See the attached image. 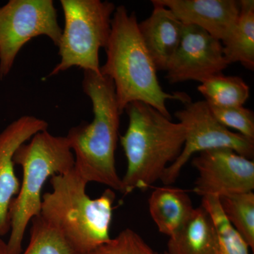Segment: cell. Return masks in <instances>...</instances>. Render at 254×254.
Masks as SVG:
<instances>
[{
  "mask_svg": "<svg viewBox=\"0 0 254 254\" xmlns=\"http://www.w3.org/2000/svg\"><path fill=\"white\" fill-rule=\"evenodd\" d=\"M107 60L100 73L111 78L119 108L123 114L133 102L150 105L169 119L166 102L176 100L184 104L191 101L185 93H166L159 83L157 69L142 40L135 12L123 5L115 9L111 32L105 48Z\"/></svg>",
  "mask_w": 254,
  "mask_h": 254,
  "instance_id": "6da1fadb",
  "label": "cell"
},
{
  "mask_svg": "<svg viewBox=\"0 0 254 254\" xmlns=\"http://www.w3.org/2000/svg\"><path fill=\"white\" fill-rule=\"evenodd\" d=\"M82 86L91 100L93 120L72 127L66 136L74 153V169L83 179L122 193L123 182L115 165L120 116L118 98L111 78L83 71Z\"/></svg>",
  "mask_w": 254,
  "mask_h": 254,
  "instance_id": "7a4b0ae2",
  "label": "cell"
},
{
  "mask_svg": "<svg viewBox=\"0 0 254 254\" xmlns=\"http://www.w3.org/2000/svg\"><path fill=\"white\" fill-rule=\"evenodd\" d=\"M53 190L42 196L40 217L59 232L75 254H88L111 240L115 190L86 193L88 182L76 171L50 177Z\"/></svg>",
  "mask_w": 254,
  "mask_h": 254,
  "instance_id": "3957f363",
  "label": "cell"
},
{
  "mask_svg": "<svg viewBox=\"0 0 254 254\" xmlns=\"http://www.w3.org/2000/svg\"><path fill=\"white\" fill-rule=\"evenodd\" d=\"M125 111L128 126L120 138L127 160L122 193L127 195L136 190H146L160 180L181 153L185 132L181 124L173 123L144 103L133 102Z\"/></svg>",
  "mask_w": 254,
  "mask_h": 254,
  "instance_id": "277c9868",
  "label": "cell"
},
{
  "mask_svg": "<svg viewBox=\"0 0 254 254\" xmlns=\"http://www.w3.org/2000/svg\"><path fill=\"white\" fill-rule=\"evenodd\" d=\"M14 162L22 168L23 179L10 208L6 254L22 253L28 224L41 213L43 186L50 177L71 171L75 159L66 136H54L46 130L21 145L15 153Z\"/></svg>",
  "mask_w": 254,
  "mask_h": 254,
  "instance_id": "5b68a950",
  "label": "cell"
},
{
  "mask_svg": "<svg viewBox=\"0 0 254 254\" xmlns=\"http://www.w3.org/2000/svg\"><path fill=\"white\" fill-rule=\"evenodd\" d=\"M60 4L65 21L58 46L61 60L49 76L73 66L100 73V50L108 44L116 6L100 0H61Z\"/></svg>",
  "mask_w": 254,
  "mask_h": 254,
  "instance_id": "8992f818",
  "label": "cell"
},
{
  "mask_svg": "<svg viewBox=\"0 0 254 254\" xmlns=\"http://www.w3.org/2000/svg\"><path fill=\"white\" fill-rule=\"evenodd\" d=\"M63 30L52 0H10L0 7V79L9 75L23 46L36 37L59 46Z\"/></svg>",
  "mask_w": 254,
  "mask_h": 254,
  "instance_id": "52a82bcc",
  "label": "cell"
},
{
  "mask_svg": "<svg viewBox=\"0 0 254 254\" xmlns=\"http://www.w3.org/2000/svg\"><path fill=\"white\" fill-rule=\"evenodd\" d=\"M185 132L181 153L164 172L160 181L170 186L177 181L182 168L192 155L215 148H229L253 160L254 141L221 125L210 111L205 100L190 102L175 114Z\"/></svg>",
  "mask_w": 254,
  "mask_h": 254,
  "instance_id": "ba28073f",
  "label": "cell"
},
{
  "mask_svg": "<svg viewBox=\"0 0 254 254\" xmlns=\"http://www.w3.org/2000/svg\"><path fill=\"white\" fill-rule=\"evenodd\" d=\"M198 171L193 192L202 198L253 191L254 163L229 148H215L198 153L192 160Z\"/></svg>",
  "mask_w": 254,
  "mask_h": 254,
  "instance_id": "9c48e42d",
  "label": "cell"
},
{
  "mask_svg": "<svg viewBox=\"0 0 254 254\" xmlns=\"http://www.w3.org/2000/svg\"><path fill=\"white\" fill-rule=\"evenodd\" d=\"M229 65L221 41L198 26L184 25L181 41L165 71L166 79L171 84L201 83L220 74Z\"/></svg>",
  "mask_w": 254,
  "mask_h": 254,
  "instance_id": "30bf717a",
  "label": "cell"
},
{
  "mask_svg": "<svg viewBox=\"0 0 254 254\" xmlns=\"http://www.w3.org/2000/svg\"><path fill=\"white\" fill-rule=\"evenodd\" d=\"M48 123L36 117L22 116L0 133V237L10 232L9 212L19 191L14 171V156L18 148L40 131L48 130Z\"/></svg>",
  "mask_w": 254,
  "mask_h": 254,
  "instance_id": "8fae6325",
  "label": "cell"
},
{
  "mask_svg": "<svg viewBox=\"0 0 254 254\" xmlns=\"http://www.w3.org/2000/svg\"><path fill=\"white\" fill-rule=\"evenodd\" d=\"M173 11L184 25H193L219 41L225 39L240 15L236 0H155Z\"/></svg>",
  "mask_w": 254,
  "mask_h": 254,
  "instance_id": "7c38bea8",
  "label": "cell"
},
{
  "mask_svg": "<svg viewBox=\"0 0 254 254\" xmlns=\"http://www.w3.org/2000/svg\"><path fill=\"white\" fill-rule=\"evenodd\" d=\"M151 3L153 11L138 23V29L157 71H165L181 41L184 24L168 8L155 0Z\"/></svg>",
  "mask_w": 254,
  "mask_h": 254,
  "instance_id": "4fadbf2b",
  "label": "cell"
},
{
  "mask_svg": "<svg viewBox=\"0 0 254 254\" xmlns=\"http://www.w3.org/2000/svg\"><path fill=\"white\" fill-rule=\"evenodd\" d=\"M218 237L210 214L202 205L194 208L190 218L169 237L167 254H215Z\"/></svg>",
  "mask_w": 254,
  "mask_h": 254,
  "instance_id": "5bb4252c",
  "label": "cell"
},
{
  "mask_svg": "<svg viewBox=\"0 0 254 254\" xmlns=\"http://www.w3.org/2000/svg\"><path fill=\"white\" fill-rule=\"evenodd\" d=\"M148 205L150 216L159 232L169 237L185 225L195 208L185 190L165 185L153 190Z\"/></svg>",
  "mask_w": 254,
  "mask_h": 254,
  "instance_id": "9a60e30c",
  "label": "cell"
},
{
  "mask_svg": "<svg viewBox=\"0 0 254 254\" xmlns=\"http://www.w3.org/2000/svg\"><path fill=\"white\" fill-rule=\"evenodd\" d=\"M236 23L221 43L227 63H240L250 71L254 69V1L240 0Z\"/></svg>",
  "mask_w": 254,
  "mask_h": 254,
  "instance_id": "2e32d148",
  "label": "cell"
},
{
  "mask_svg": "<svg viewBox=\"0 0 254 254\" xmlns=\"http://www.w3.org/2000/svg\"><path fill=\"white\" fill-rule=\"evenodd\" d=\"M198 90L208 105L219 108L244 106L250 94V86L240 76L222 73L201 82Z\"/></svg>",
  "mask_w": 254,
  "mask_h": 254,
  "instance_id": "e0dca14e",
  "label": "cell"
},
{
  "mask_svg": "<svg viewBox=\"0 0 254 254\" xmlns=\"http://www.w3.org/2000/svg\"><path fill=\"white\" fill-rule=\"evenodd\" d=\"M219 203L225 218L254 251V192L225 195L219 198Z\"/></svg>",
  "mask_w": 254,
  "mask_h": 254,
  "instance_id": "ac0fdd59",
  "label": "cell"
},
{
  "mask_svg": "<svg viewBox=\"0 0 254 254\" xmlns=\"http://www.w3.org/2000/svg\"><path fill=\"white\" fill-rule=\"evenodd\" d=\"M201 205L210 214L218 232L215 254H250V247L224 215L219 198L204 197L202 198Z\"/></svg>",
  "mask_w": 254,
  "mask_h": 254,
  "instance_id": "d6986e66",
  "label": "cell"
},
{
  "mask_svg": "<svg viewBox=\"0 0 254 254\" xmlns=\"http://www.w3.org/2000/svg\"><path fill=\"white\" fill-rule=\"evenodd\" d=\"M31 222L29 243L21 254H75L65 239L41 217Z\"/></svg>",
  "mask_w": 254,
  "mask_h": 254,
  "instance_id": "ffe728a7",
  "label": "cell"
},
{
  "mask_svg": "<svg viewBox=\"0 0 254 254\" xmlns=\"http://www.w3.org/2000/svg\"><path fill=\"white\" fill-rule=\"evenodd\" d=\"M208 106L215 118L224 127L237 130L240 134L254 141V114L252 110L244 106Z\"/></svg>",
  "mask_w": 254,
  "mask_h": 254,
  "instance_id": "44dd1931",
  "label": "cell"
},
{
  "mask_svg": "<svg viewBox=\"0 0 254 254\" xmlns=\"http://www.w3.org/2000/svg\"><path fill=\"white\" fill-rule=\"evenodd\" d=\"M88 254H157L138 233L125 229Z\"/></svg>",
  "mask_w": 254,
  "mask_h": 254,
  "instance_id": "7402d4cb",
  "label": "cell"
},
{
  "mask_svg": "<svg viewBox=\"0 0 254 254\" xmlns=\"http://www.w3.org/2000/svg\"><path fill=\"white\" fill-rule=\"evenodd\" d=\"M0 254H6V242L0 237Z\"/></svg>",
  "mask_w": 254,
  "mask_h": 254,
  "instance_id": "603a6c76",
  "label": "cell"
},
{
  "mask_svg": "<svg viewBox=\"0 0 254 254\" xmlns=\"http://www.w3.org/2000/svg\"><path fill=\"white\" fill-rule=\"evenodd\" d=\"M161 254H167L166 253Z\"/></svg>",
  "mask_w": 254,
  "mask_h": 254,
  "instance_id": "cb8c5ba5",
  "label": "cell"
}]
</instances>
